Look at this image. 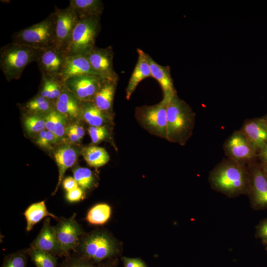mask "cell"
Here are the masks:
<instances>
[{"instance_id":"6da1fadb","label":"cell","mask_w":267,"mask_h":267,"mask_svg":"<svg viewBox=\"0 0 267 267\" xmlns=\"http://www.w3.org/2000/svg\"><path fill=\"white\" fill-rule=\"evenodd\" d=\"M209 180L214 190L229 197L248 194L250 174L246 163L228 158L218 164L210 173Z\"/></svg>"},{"instance_id":"7a4b0ae2","label":"cell","mask_w":267,"mask_h":267,"mask_svg":"<svg viewBox=\"0 0 267 267\" xmlns=\"http://www.w3.org/2000/svg\"><path fill=\"white\" fill-rule=\"evenodd\" d=\"M195 114L177 93L172 96L167 107V140L184 145L192 135Z\"/></svg>"},{"instance_id":"3957f363","label":"cell","mask_w":267,"mask_h":267,"mask_svg":"<svg viewBox=\"0 0 267 267\" xmlns=\"http://www.w3.org/2000/svg\"><path fill=\"white\" fill-rule=\"evenodd\" d=\"M42 50L13 42L2 46L0 68L5 79L9 82L19 79L28 65L37 62Z\"/></svg>"},{"instance_id":"277c9868","label":"cell","mask_w":267,"mask_h":267,"mask_svg":"<svg viewBox=\"0 0 267 267\" xmlns=\"http://www.w3.org/2000/svg\"><path fill=\"white\" fill-rule=\"evenodd\" d=\"M74 251L93 264L110 260L118 253L113 238L102 231H95L83 236Z\"/></svg>"},{"instance_id":"5b68a950","label":"cell","mask_w":267,"mask_h":267,"mask_svg":"<svg viewBox=\"0 0 267 267\" xmlns=\"http://www.w3.org/2000/svg\"><path fill=\"white\" fill-rule=\"evenodd\" d=\"M12 42L42 49L55 46L54 12L40 22L13 33Z\"/></svg>"},{"instance_id":"8992f818","label":"cell","mask_w":267,"mask_h":267,"mask_svg":"<svg viewBox=\"0 0 267 267\" xmlns=\"http://www.w3.org/2000/svg\"><path fill=\"white\" fill-rule=\"evenodd\" d=\"M171 97L163 96L156 104L143 105L135 109V118L142 128L151 134L166 139L167 107Z\"/></svg>"},{"instance_id":"52a82bcc","label":"cell","mask_w":267,"mask_h":267,"mask_svg":"<svg viewBox=\"0 0 267 267\" xmlns=\"http://www.w3.org/2000/svg\"><path fill=\"white\" fill-rule=\"evenodd\" d=\"M100 29V18L79 20L65 51V55H86L95 46V40Z\"/></svg>"},{"instance_id":"ba28073f","label":"cell","mask_w":267,"mask_h":267,"mask_svg":"<svg viewBox=\"0 0 267 267\" xmlns=\"http://www.w3.org/2000/svg\"><path fill=\"white\" fill-rule=\"evenodd\" d=\"M53 12L55 16V46L65 53L73 31L79 20L69 5L64 9L55 6Z\"/></svg>"},{"instance_id":"9c48e42d","label":"cell","mask_w":267,"mask_h":267,"mask_svg":"<svg viewBox=\"0 0 267 267\" xmlns=\"http://www.w3.org/2000/svg\"><path fill=\"white\" fill-rule=\"evenodd\" d=\"M76 214L65 219H58L57 224L53 226L55 236L66 257L77 246L84 234L83 229L75 220Z\"/></svg>"},{"instance_id":"30bf717a","label":"cell","mask_w":267,"mask_h":267,"mask_svg":"<svg viewBox=\"0 0 267 267\" xmlns=\"http://www.w3.org/2000/svg\"><path fill=\"white\" fill-rule=\"evenodd\" d=\"M95 75H78L67 79L65 88L82 102H92L95 94L106 81Z\"/></svg>"},{"instance_id":"8fae6325","label":"cell","mask_w":267,"mask_h":267,"mask_svg":"<svg viewBox=\"0 0 267 267\" xmlns=\"http://www.w3.org/2000/svg\"><path fill=\"white\" fill-rule=\"evenodd\" d=\"M250 174L249 196L252 208L255 210L267 209V177L260 164H248Z\"/></svg>"},{"instance_id":"7c38bea8","label":"cell","mask_w":267,"mask_h":267,"mask_svg":"<svg viewBox=\"0 0 267 267\" xmlns=\"http://www.w3.org/2000/svg\"><path fill=\"white\" fill-rule=\"evenodd\" d=\"M95 73L100 78L118 81L113 67L114 52L111 46L99 48L95 46L85 55Z\"/></svg>"},{"instance_id":"4fadbf2b","label":"cell","mask_w":267,"mask_h":267,"mask_svg":"<svg viewBox=\"0 0 267 267\" xmlns=\"http://www.w3.org/2000/svg\"><path fill=\"white\" fill-rule=\"evenodd\" d=\"M223 148L228 158L249 164L257 157V153L239 131H235L225 141Z\"/></svg>"},{"instance_id":"5bb4252c","label":"cell","mask_w":267,"mask_h":267,"mask_svg":"<svg viewBox=\"0 0 267 267\" xmlns=\"http://www.w3.org/2000/svg\"><path fill=\"white\" fill-rule=\"evenodd\" d=\"M65 54L55 46L42 50L37 61L41 75L60 77Z\"/></svg>"},{"instance_id":"9a60e30c","label":"cell","mask_w":267,"mask_h":267,"mask_svg":"<svg viewBox=\"0 0 267 267\" xmlns=\"http://www.w3.org/2000/svg\"><path fill=\"white\" fill-rule=\"evenodd\" d=\"M50 221L49 217H46L44 220L40 232L30 247L58 257H66L55 236L53 226L50 224Z\"/></svg>"},{"instance_id":"2e32d148","label":"cell","mask_w":267,"mask_h":267,"mask_svg":"<svg viewBox=\"0 0 267 267\" xmlns=\"http://www.w3.org/2000/svg\"><path fill=\"white\" fill-rule=\"evenodd\" d=\"M240 131L257 153L267 142V127L262 118L246 120Z\"/></svg>"},{"instance_id":"e0dca14e","label":"cell","mask_w":267,"mask_h":267,"mask_svg":"<svg viewBox=\"0 0 267 267\" xmlns=\"http://www.w3.org/2000/svg\"><path fill=\"white\" fill-rule=\"evenodd\" d=\"M84 75L98 76L92 68L85 55H65L62 70L59 76L63 82L70 77Z\"/></svg>"},{"instance_id":"ac0fdd59","label":"cell","mask_w":267,"mask_h":267,"mask_svg":"<svg viewBox=\"0 0 267 267\" xmlns=\"http://www.w3.org/2000/svg\"><path fill=\"white\" fill-rule=\"evenodd\" d=\"M137 62L129 80L126 89V98L129 100L138 84L144 79L152 77L147 53L139 48L137 49Z\"/></svg>"},{"instance_id":"d6986e66","label":"cell","mask_w":267,"mask_h":267,"mask_svg":"<svg viewBox=\"0 0 267 267\" xmlns=\"http://www.w3.org/2000/svg\"><path fill=\"white\" fill-rule=\"evenodd\" d=\"M54 103V108L67 118L75 119L81 117L82 101L65 87Z\"/></svg>"},{"instance_id":"ffe728a7","label":"cell","mask_w":267,"mask_h":267,"mask_svg":"<svg viewBox=\"0 0 267 267\" xmlns=\"http://www.w3.org/2000/svg\"><path fill=\"white\" fill-rule=\"evenodd\" d=\"M147 60L152 77L159 83L163 92V96L172 97L177 93L168 66H162L156 62L148 54Z\"/></svg>"},{"instance_id":"44dd1931","label":"cell","mask_w":267,"mask_h":267,"mask_svg":"<svg viewBox=\"0 0 267 267\" xmlns=\"http://www.w3.org/2000/svg\"><path fill=\"white\" fill-rule=\"evenodd\" d=\"M78 155L77 150L69 145L61 146L54 152V157L58 168L59 177L58 183L53 195L57 191L66 170L75 163Z\"/></svg>"},{"instance_id":"7402d4cb","label":"cell","mask_w":267,"mask_h":267,"mask_svg":"<svg viewBox=\"0 0 267 267\" xmlns=\"http://www.w3.org/2000/svg\"><path fill=\"white\" fill-rule=\"evenodd\" d=\"M70 5L79 20L89 18H100L104 5L100 0H70Z\"/></svg>"},{"instance_id":"603a6c76","label":"cell","mask_w":267,"mask_h":267,"mask_svg":"<svg viewBox=\"0 0 267 267\" xmlns=\"http://www.w3.org/2000/svg\"><path fill=\"white\" fill-rule=\"evenodd\" d=\"M118 81H105L92 101L99 109L111 115Z\"/></svg>"},{"instance_id":"cb8c5ba5","label":"cell","mask_w":267,"mask_h":267,"mask_svg":"<svg viewBox=\"0 0 267 267\" xmlns=\"http://www.w3.org/2000/svg\"><path fill=\"white\" fill-rule=\"evenodd\" d=\"M81 117L90 126H106L112 120V115L99 109L92 102H82Z\"/></svg>"},{"instance_id":"d4e9b609","label":"cell","mask_w":267,"mask_h":267,"mask_svg":"<svg viewBox=\"0 0 267 267\" xmlns=\"http://www.w3.org/2000/svg\"><path fill=\"white\" fill-rule=\"evenodd\" d=\"M39 95L52 101H55L61 95L65 86L59 77L41 75Z\"/></svg>"},{"instance_id":"484cf974","label":"cell","mask_w":267,"mask_h":267,"mask_svg":"<svg viewBox=\"0 0 267 267\" xmlns=\"http://www.w3.org/2000/svg\"><path fill=\"white\" fill-rule=\"evenodd\" d=\"M24 215L27 222L26 229L27 231H31L36 224L45 217L58 220L56 216L48 211L44 201L30 205L25 211Z\"/></svg>"},{"instance_id":"4316f807","label":"cell","mask_w":267,"mask_h":267,"mask_svg":"<svg viewBox=\"0 0 267 267\" xmlns=\"http://www.w3.org/2000/svg\"><path fill=\"white\" fill-rule=\"evenodd\" d=\"M83 156L90 167L98 168L107 164L110 160V156L106 150L101 147L90 146L84 148Z\"/></svg>"},{"instance_id":"83f0119b","label":"cell","mask_w":267,"mask_h":267,"mask_svg":"<svg viewBox=\"0 0 267 267\" xmlns=\"http://www.w3.org/2000/svg\"><path fill=\"white\" fill-rule=\"evenodd\" d=\"M111 214L110 206L105 203H100L93 206L88 212L87 221L91 224L102 225L110 219Z\"/></svg>"},{"instance_id":"f1b7e54d","label":"cell","mask_w":267,"mask_h":267,"mask_svg":"<svg viewBox=\"0 0 267 267\" xmlns=\"http://www.w3.org/2000/svg\"><path fill=\"white\" fill-rule=\"evenodd\" d=\"M27 251L36 267H57L58 257L31 247Z\"/></svg>"},{"instance_id":"f546056e","label":"cell","mask_w":267,"mask_h":267,"mask_svg":"<svg viewBox=\"0 0 267 267\" xmlns=\"http://www.w3.org/2000/svg\"><path fill=\"white\" fill-rule=\"evenodd\" d=\"M54 108V103L38 94L24 105V108L33 114H47Z\"/></svg>"},{"instance_id":"4dcf8cb0","label":"cell","mask_w":267,"mask_h":267,"mask_svg":"<svg viewBox=\"0 0 267 267\" xmlns=\"http://www.w3.org/2000/svg\"><path fill=\"white\" fill-rule=\"evenodd\" d=\"M74 178L84 190L90 189L95 182L92 172L87 168L80 167L73 170Z\"/></svg>"},{"instance_id":"1f68e13d","label":"cell","mask_w":267,"mask_h":267,"mask_svg":"<svg viewBox=\"0 0 267 267\" xmlns=\"http://www.w3.org/2000/svg\"><path fill=\"white\" fill-rule=\"evenodd\" d=\"M27 250H20L5 256L1 267H27Z\"/></svg>"},{"instance_id":"d6a6232c","label":"cell","mask_w":267,"mask_h":267,"mask_svg":"<svg viewBox=\"0 0 267 267\" xmlns=\"http://www.w3.org/2000/svg\"><path fill=\"white\" fill-rule=\"evenodd\" d=\"M24 125L29 133H41L46 129L44 117L40 114H31L25 118Z\"/></svg>"},{"instance_id":"836d02e7","label":"cell","mask_w":267,"mask_h":267,"mask_svg":"<svg viewBox=\"0 0 267 267\" xmlns=\"http://www.w3.org/2000/svg\"><path fill=\"white\" fill-rule=\"evenodd\" d=\"M60 267H96L94 264L78 254L68 256Z\"/></svg>"},{"instance_id":"e575fe53","label":"cell","mask_w":267,"mask_h":267,"mask_svg":"<svg viewBox=\"0 0 267 267\" xmlns=\"http://www.w3.org/2000/svg\"><path fill=\"white\" fill-rule=\"evenodd\" d=\"M88 132L93 144L100 142L109 135V132L106 126H90L88 129Z\"/></svg>"},{"instance_id":"d590c367","label":"cell","mask_w":267,"mask_h":267,"mask_svg":"<svg viewBox=\"0 0 267 267\" xmlns=\"http://www.w3.org/2000/svg\"><path fill=\"white\" fill-rule=\"evenodd\" d=\"M67 118L63 114L56 110L55 121L54 124L53 134L58 137L60 138L62 137L67 127H66Z\"/></svg>"},{"instance_id":"8d00e7d4","label":"cell","mask_w":267,"mask_h":267,"mask_svg":"<svg viewBox=\"0 0 267 267\" xmlns=\"http://www.w3.org/2000/svg\"><path fill=\"white\" fill-rule=\"evenodd\" d=\"M58 139L53 133L44 130L40 133L36 143L42 147H45L55 142Z\"/></svg>"},{"instance_id":"74e56055","label":"cell","mask_w":267,"mask_h":267,"mask_svg":"<svg viewBox=\"0 0 267 267\" xmlns=\"http://www.w3.org/2000/svg\"><path fill=\"white\" fill-rule=\"evenodd\" d=\"M66 197L67 200L70 202H78L85 198L84 190L78 187L67 192Z\"/></svg>"},{"instance_id":"f35d334b","label":"cell","mask_w":267,"mask_h":267,"mask_svg":"<svg viewBox=\"0 0 267 267\" xmlns=\"http://www.w3.org/2000/svg\"><path fill=\"white\" fill-rule=\"evenodd\" d=\"M256 234V237L261 239L264 244L267 243V218L257 226Z\"/></svg>"},{"instance_id":"ab89813d","label":"cell","mask_w":267,"mask_h":267,"mask_svg":"<svg viewBox=\"0 0 267 267\" xmlns=\"http://www.w3.org/2000/svg\"><path fill=\"white\" fill-rule=\"evenodd\" d=\"M124 267H147L146 264L140 259L123 257Z\"/></svg>"},{"instance_id":"60d3db41","label":"cell","mask_w":267,"mask_h":267,"mask_svg":"<svg viewBox=\"0 0 267 267\" xmlns=\"http://www.w3.org/2000/svg\"><path fill=\"white\" fill-rule=\"evenodd\" d=\"M63 186L67 192L79 187L75 178L71 177H67L63 180Z\"/></svg>"},{"instance_id":"b9f144b4","label":"cell","mask_w":267,"mask_h":267,"mask_svg":"<svg viewBox=\"0 0 267 267\" xmlns=\"http://www.w3.org/2000/svg\"><path fill=\"white\" fill-rule=\"evenodd\" d=\"M257 157L261 162V165L267 164V142L258 152Z\"/></svg>"},{"instance_id":"7bdbcfd3","label":"cell","mask_w":267,"mask_h":267,"mask_svg":"<svg viewBox=\"0 0 267 267\" xmlns=\"http://www.w3.org/2000/svg\"><path fill=\"white\" fill-rule=\"evenodd\" d=\"M69 129L73 130L76 134L81 139L85 135V130L84 128L79 125H72L68 127Z\"/></svg>"},{"instance_id":"ee69618b","label":"cell","mask_w":267,"mask_h":267,"mask_svg":"<svg viewBox=\"0 0 267 267\" xmlns=\"http://www.w3.org/2000/svg\"><path fill=\"white\" fill-rule=\"evenodd\" d=\"M66 133L69 138L72 142H76L81 140L76 133L73 130L69 129L68 127L66 128Z\"/></svg>"},{"instance_id":"f6af8a7d","label":"cell","mask_w":267,"mask_h":267,"mask_svg":"<svg viewBox=\"0 0 267 267\" xmlns=\"http://www.w3.org/2000/svg\"><path fill=\"white\" fill-rule=\"evenodd\" d=\"M96 267H116V266L114 262L108 261L105 263L99 264V265Z\"/></svg>"},{"instance_id":"bcb514c9","label":"cell","mask_w":267,"mask_h":267,"mask_svg":"<svg viewBox=\"0 0 267 267\" xmlns=\"http://www.w3.org/2000/svg\"><path fill=\"white\" fill-rule=\"evenodd\" d=\"M261 166L262 169L264 173L265 174L266 176L267 177V165H261Z\"/></svg>"},{"instance_id":"7dc6e473","label":"cell","mask_w":267,"mask_h":267,"mask_svg":"<svg viewBox=\"0 0 267 267\" xmlns=\"http://www.w3.org/2000/svg\"><path fill=\"white\" fill-rule=\"evenodd\" d=\"M262 118L263 119L267 127V115H266V116L264 117H262Z\"/></svg>"},{"instance_id":"c3c4849f","label":"cell","mask_w":267,"mask_h":267,"mask_svg":"<svg viewBox=\"0 0 267 267\" xmlns=\"http://www.w3.org/2000/svg\"><path fill=\"white\" fill-rule=\"evenodd\" d=\"M265 244L266 245V250H267V243H265Z\"/></svg>"}]
</instances>
